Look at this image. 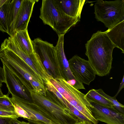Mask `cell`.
<instances>
[{
	"mask_svg": "<svg viewBox=\"0 0 124 124\" xmlns=\"http://www.w3.org/2000/svg\"><path fill=\"white\" fill-rule=\"evenodd\" d=\"M85 47V54L96 75L103 77L108 74L112 68V53L116 46L106 31H98L93 34Z\"/></svg>",
	"mask_w": 124,
	"mask_h": 124,
	"instance_id": "1",
	"label": "cell"
},
{
	"mask_svg": "<svg viewBox=\"0 0 124 124\" xmlns=\"http://www.w3.org/2000/svg\"><path fill=\"white\" fill-rule=\"evenodd\" d=\"M29 92L32 101L57 124H73L79 121L69 109L46 89V96L37 93L32 89Z\"/></svg>",
	"mask_w": 124,
	"mask_h": 124,
	"instance_id": "2",
	"label": "cell"
},
{
	"mask_svg": "<svg viewBox=\"0 0 124 124\" xmlns=\"http://www.w3.org/2000/svg\"><path fill=\"white\" fill-rule=\"evenodd\" d=\"M39 17L58 35H64L80 20L66 14L58 7L54 0H43Z\"/></svg>",
	"mask_w": 124,
	"mask_h": 124,
	"instance_id": "3",
	"label": "cell"
},
{
	"mask_svg": "<svg viewBox=\"0 0 124 124\" xmlns=\"http://www.w3.org/2000/svg\"><path fill=\"white\" fill-rule=\"evenodd\" d=\"M51 83L64 98L78 110L90 122L97 124L98 121L94 117L90 108L92 106L85 95L69 83L62 77L57 76Z\"/></svg>",
	"mask_w": 124,
	"mask_h": 124,
	"instance_id": "4",
	"label": "cell"
},
{
	"mask_svg": "<svg viewBox=\"0 0 124 124\" xmlns=\"http://www.w3.org/2000/svg\"><path fill=\"white\" fill-rule=\"evenodd\" d=\"M95 18L109 29L124 20V0H98L94 6Z\"/></svg>",
	"mask_w": 124,
	"mask_h": 124,
	"instance_id": "5",
	"label": "cell"
},
{
	"mask_svg": "<svg viewBox=\"0 0 124 124\" xmlns=\"http://www.w3.org/2000/svg\"><path fill=\"white\" fill-rule=\"evenodd\" d=\"M64 35H58V40L52 52V61L57 76L62 77L76 89H81L84 87V85L77 80L73 74L64 51Z\"/></svg>",
	"mask_w": 124,
	"mask_h": 124,
	"instance_id": "6",
	"label": "cell"
},
{
	"mask_svg": "<svg viewBox=\"0 0 124 124\" xmlns=\"http://www.w3.org/2000/svg\"><path fill=\"white\" fill-rule=\"evenodd\" d=\"M74 77L82 83L89 85L95 78V72L88 60L75 55L68 61Z\"/></svg>",
	"mask_w": 124,
	"mask_h": 124,
	"instance_id": "7",
	"label": "cell"
},
{
	"mask_svg": "<svg viewBox=\"0 0 124 124\" xmlns=\"http://www.w3.org/2000/svg\"><path fill=\"white\" fill-rule=\"evenodd\" d=\"M31 42L34 51L39 56L48 73L55 78L57 75L52 59V52L55 46L39 38L31 40Z\"/></svg>",
	"mask_w": 124,
	"mask_h": 124,
	"instance_id": "8",
	"label": "cell"
},
{
	"mask_svg": "<svg viewBox=\"0 0 124 124\" xmlns=\"http://www.w3.org/2000/svg\"><path fill=\"white\" fill-rule=\"evenodd\" d=\"M92 106L90 108L93 115L96 120L107 124H124V114L110 108L89 102Z\"/></svg>",
	"mask_w": 124,
	"mask_h": 124,
	"instance_id": "9",
	"label": "cell"
},
{
	"mask_svg": "<svg viewBox=\"0 0 124 124\" xmlns=\"http://www.w3.org/2000/svg\"><path fill=\"white\" fill-rule=\"evenodd\" d=\"M3 68L5 83L8 90V94L18 98L32 101L29 91L20 79L3 62Z\"/></svg>",
	"mask_w": 124,
	"mask_h": 124,
	"instance_id": "10",
	"label": "cell"
},
{
	"mask_svg": "<svg viewBox=\"0 0 124 124\" xmlns=\"http://www.w3.org/2000/svg\"><path fill=\"white\" fill-rule=\"evenodd\" d=\"M9 99L12 103L17 105L25 111L30 116L31 119L41 121L47 124H57L52 121L37 105L32 101L12 96Z\"/></svg>",
	"mask_w": 124,
	"mask_h": 124,
	"instance_id": "11",
	"label": "cell"
},
{
	"mask_svg": "<svg viewBox=\"0 0 124 124\" xmlns=\"http://www.w3.org/2000/svg\"><path fill=\"white\" fill-rule=\"evenodd\" d=\"M38 0H23L15 21V31L27 29L35 3Z\"/></svg>",
	"mask_w": 124,
	"mask_h": 124,
	"instance_id": "12",
	"label": "cell"
},
{
	"mask_svg": "<svg viewBox=\"0 0 124 124\" xmlns=\"http://www.w3.org/2000/svg\"><path fill=\"white\" fill-rule=\"evenodd\" d=\"M59 8L70 16L80 19L85 0H54Z\"/></svg>",
	"mask_w": 124,
	"mask_h": 124,
	"instance_id": "13",
	"label": "cell"
},
{
	"mask_svg": "<svg viewBox=\"0 0 124 124\" xmlns=\"http://www.w3.org/2000/svg\"><path fill=\"white\" fill-rule=\"evenodd\" d=\"M124 20H123L105 31L108 38L115 46L120 49L124 53Z\"/></svg>",
	"mask_w": 124,
	"mask_h": 124,
	"instance_id": "14",
	"label": "cell"
},
{
	"mask_svg": "<svg viewBox=\"0 0 124 124\" xmlns=\"http://www.w3.org/2000/svg\"><path fill=\"white\" fill-rule=\"evenodd\" d=\"M23 0H11L7 12L6 22L8 34L12 37L15 32L14 26L16 19Z\"/></svg>",
	"mask_w": 124,
	"mask_h": 124,
	"instance_id": "15",
	"label": "cell"
},
{
	"mask_svg": "<svg viewBox=\"0 0 124 124\" xmlns=\"http://www.w3.org/2000/svg\"><path fill=\"white\" fill-rule=\"evenodd\" d=\"M11 37L24 53L29 55L34 53L27 28L24 30L15 31L13 35Z\"/></svg>",
	"mask_w": 124,
	"mask_h": 124,
	"instance_id": "16",
	"label": "cell"
},
{
	"mask_svg": "<svg viewBox=\"0 0 124 124\" xmlns=\"http://www.w3.org/2000/svg\"><path fill=\"white\" fill-rule=\"evenodd\" d=\"M85 95L89 102H93L101 105L113 108L111 103L95 89L90 90Z\"/></svg>",
	"mask_w": 124,
	"mask_h": 124,
	"instance_id": "17",
	"label": "cell"
},
{
	"mask_svg": "<svg viewBox=\"0 0 124 124\" xmlns=\"http://www.w3.org/2000/svg\"><path fill=\"white\" fill-rule=\"evenodd\" d=\"M96 90L100 94L108 100L111 103L115 109L119 113L124 114V106L117 101L115 97H112L108 95L101 89Z\"/></svg>",
	"mask_w": 124,
	"mask_h": 124,
	"instance_id": "18",
	"label": "cell"
},
{
	"mask_svg": "<svg viewBox=\"0 0 124 124\" xmlns=\"http://www.w3.org/2000/svg\"><path fill=\"white\" fill-rule=\"evenodd\" d=\"M11 0L7 1L0 8V31L8 33L6 22L7 9Z\"/></svg>",
	"mask_w": 124,
	"mask_h": 124,
	"instance_id": "19",
	"label": "cell"
},
{
	"mask_svg": "<svg viewBox=\"0 0 124 124\" xmlns=\"http://www.w3.org/2000/svg\"><path fill=\"white\" fill-rule=\"evenodd\" d=\"M9 95L8 93L0 97V109L15 111L14 106L9 99Z\"/></svg>",
	"mask_w": 124,
	"mask_h": 124,
	"instance_id": "20",
	"label": "cell"
},
{
	"mask_svg": "<svg viewBox=\"0 0 124 124\" xmlns=\"http://www.w3.org/2000/svg\"><path fill=\"white\" fill-rule=\"evenodd\" d=\"M45 85H46V89L49 91L52 92L62 104L66 107L67 102L50 81H48Z\"/></svg>",
	"mask_w": 124,
	"mask_h": 124,
	"instance_id": "21",
	"label": "cell"
},
{
	"mask_svg": "<svg viewBox=\"0 0 124 124\" xmlns=\"http://www.w3.org/2000/svg\"><path fill=\"white\" fill-rule=\"evenodd\" d=\"M66 108L70 110L72 113L78 118L79 121H88L91 122L80 111L70 105L68 102Z\"/></svg>",
	"mask_w": 124,
	"mask_h": 124,
	"instance_id": "22",
	"label": "cell"
},
{
	"mask_svg": "<svg viewBox=\"0 0 124 124\" xmlns=\"http://www.w3.org/2000/svg\"><path fill=\"white\" fill-rule=\"evenodd\" d=\"M0 117L12 119H17L19 117L15 111H8L0 109Z\"/></svg>",
	"mask_w": 124,
	"mask_h": 124,
	"instance_id": "23",
	"label": "cell"
},
{
	"mask_svg": "<svg viewBox=\"0 0 124 124\" xmlns=\"http://www.w3.org/2000/svg\"><path fill=\"white\" fill-rule=\"evenodd\" d=\"M12 119L0 117V124H10Z\"/></svg>",
	"mask_w": 124,
	"mask_h": 124,
	"instance_id": "24",
	"label": "cell"
},
{
	"mask_svg": "<svg viewBox=\"0 0 124 124\" xmlns=\"http://www.w3.org/2000/svg\"><path fill=\"white\" fill-rule=\"evenodd\" d=\"M10 124H30L29 122L20 121L17 119H13Z\"/></svg>",
	"mask_w": 124,
	"mask_h": 124,
	"instance_id": "25",
	"label": "cell"
},
{
	"mask_svg": "<svg viewBox=\"0 0 124 124\" xmlns=\"http://www.w3.org/2000/svg\"><path fill=\"white\" fill-rule=\"evenodd\" d=\"M30 124H47L43 122L35 120L32 119H26Z\"/></svg>",
	"mask_w": 124,
	"mask_h": 124,
	"instance_id": "26",
	"label": "cell"
},
{
	"mask_svg": "<svg viewBox=\"0 0 124 124\" xmlns=\"http://www.w3.org/2000/svg\"><path fill=\"white\" fill-rule=\"evenodd\" d=\"M0 81L5 83V79L4 70L3 68L0 66Z\"/></svg>",
	"mask_w": 124,
	"mask_h": 124,
	"instance_id": "27",
	"label": "cell"
},
{
	"mask_svg": "<svg viewBox=\"0 0 124 124\" xmlns=\"http://www.w3.org/2000/svg\"><path fill=\"white\" fill-rule=\"evenodd\" d=\"M124 87V75L123 78L122 79V81L120 84L119 89L118 91L115 95L114 96L115 97H116L117 95H118L120 92L121 90Z\"/></svg>",
	"mask_w": 124,
	"mask_h": 124,
	"instance_id": "28",
	"label": "cell"
},
{
	"mask_svg": "<svg viewBox=\"0 0 124 124\" xmlns=\"http://www.w3.org/2000/svg\"><path fill=\"white\" fill-rule=\"evenodd\" d=\"M83 124H94L88 121H83Z\"/></svg>",
	"mask_w": 124,
	"mask_h": 124,
	"instance_id": "29",
	"label": "cell"
},
{
	"mask_svg": "<svg viewBox=\"0 0 124 124\" xmlns=\"http://www.w3.org/2000/svg\"><path fill=\"white\" fill-rule=\"evenodd\" d=\"M4 94L2 92V91L0 88V97L3 96Z\"/></svg>",
	"mask_w": 124,
	"mask_h": 124,
	"instance_id": "30",
	"label": "cell"
},
{
	"mask_svg": "<svg viewBox=\"0 0 124 124\" xmlns=\"http://www.w3.org/2000/svg\"><path fill=\"white\" fill-rule=\"evenodd\" d=\"M73 124H83V122H78Z\"/></svg>",
	"mask_w": 124,
	"mask_h": 124,
	"instance_id": "31",
	"label": "cell"
},
{
	"mask_svg": "<svg viewBox=\"0 0 124 124\" xmlns=\"http://www.w3.org/2000/svg\"><path fill=\"white\" fill-rule=\"evenodd\" d=\"M2 83L0 81V88L2 87Z\"/></svg>",
	"mask_w": 124,
	"mask_h": 124,
	"instance_id": "32",
	"label": "cell"
}]
</instances>
